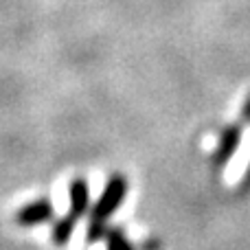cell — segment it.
Instances as JSON below:
<instances>
[{
	"label": "cell",
	"instance_id": "3",
	"mask_svg": "<svg viewBox=\"0 0 250 250\" xmlns=\"http://www.w3.org/2000/svg\"><path fill=\"white\" fill-rule=\"evenodd\" d=\"M53 217H55V211H53L51 200H46V198L35 200V202L26 204V207H22L20 211L16 213V222L20 226H24V229L44 224V222H51Z\"/></svg>",
	"mask_w": 250,
	"mask_h": 250
},
{
	"label": "cell",
	"instance_id": "7",
	"mask_svg": "<svg viewBox=\"0 0 250 250\" xmlns=\"http://www.w3.org/2000/svg\"><path fill=\"white\" fill-rule=\"evenodd\" d=\"M143 250H158V242H147L143 246Z\"/></svg>",
	"mask_w": 250,
	"mask_h": 250
},
{
	"label": "cell",
	"instance_id": "5",
	"mask_svg": "<svg viewBox=\"0 0 250 250\" xmlns=\"http://www.w3.org/2000/svg\"><path fill=\"white\" fill-rule=\"evenodd\" d=\"M105 237H108V250H134L121 229H110Z\"/></svg>",
	"mask_w": 250,
	"mask_h": 250
},
{
	"label": "cell",
	"instance_id": "6",
	"mask_svg": "<svg viewBox=\"0 0 250 250\" xmlns=\"http://www.w3.org/2000/svg\"><path fill=\"white\" fill-rule=\"evenodd\" d=\"M244 121L250 123V99L246 101V105H244Z\"/></svg>",
	"mask_w": 250,
	"mask_h": 250
},
{
	"label": "cell",
	"instance_id": "2",
	"mask_svg": "<svg viewBox=\"0 0 250 250\" xmlns=\"http://www.w3.org/2000/svg\"><path fill=\"white\" fill-rule=\"evenodd\" d=\"M68 195H70L68 215L57 220L55 226H53V242H55L57 246H66V242L70 239V235H73V230H75L77 220L86 215L88 204H90V198H88V182L83 180V178H75V180L70 182Z\"/></svg>",
	"mask_w": 250,
	"mask_h": 250
},
{
	"label": "cell",
	"instance_id": "1",
	"mask_svg": "<svg viewBox=\"0 0 250 250\" xmlns=\"http://www.w3.org/2000/svg\"><path fill=\"white\" fill-rule=\"evenodd\" d=\"M125 193H127V180L121 176V173H114L108 180L101 198L97 200V204L90 211V226H88V244H95L108 233L105 224H108V217L121 207V202L125 200Z\"/></svg>",
	"mask_w": 250,
	"mask_h": 250
},
{
	"label": "cell",
	"instance_id": "4",
	"mask_svg": "<svg viewBox=\"0 0 250 250\" xmlns=\"http://www.w3.org/2000/svg\"><path fill=\"white\" fill-rule=\"evenodd\" d=\"M239 141H242V127L239 125H226L220 132V141H217V149L213 154V165L215 169H222L230 160V156L237 151Z\"/></svg>",
	"mask_w": 250,
	"mask_h": 250
}]
</instances>
